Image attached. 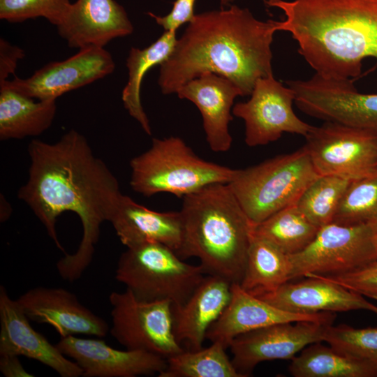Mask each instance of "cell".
Listing matches in <instances>:
<instances>
[{
    "mask_svg": "<svg viewBox=\"0 0 377 377\" xmlns=\"http://www.w3.org/2000/svg\"><path fill=\"white\" fill-rule=\"evenodd\" d=\"M17 301L30 320L52 326L61 337L75 334L103 337L110 331L103 318L62 288L36 287L21 295Z\"/></svg>",
    "mask_w": 377,
    "mask_h": 377,
    "instance_id": "obj_17",
    "label": "cell"
},
{
    "mask_svg": "<svg viewBox=\"0 0 377 377\" xmlns=\"http://www.w3.org/2000/svg\"><path fill=\"white\" fill-rule=\"evenodd\" d=\"M221 1V5L222 6H230V3L234 1V0H220Z\"/></svg>",
    "mask_w": 377,
    "mask_h": 377,
    "instance_id": "obj_38",
    "label": "cell"
},
{
    "mask_svg": "<svg viewBox=\"0 0 377 377\" xmlns=\"http://www.w3.org/2000/svg\"><path fill=\"white\" fill-rule=\"evenodd\" d=\"M377 226L331 223L319 228L302 251L289 255L291 280L309 274L332 275L360 267L377 258Z\"/></svg>",
    "mask_w": 377,
    "mask_h": 377,
    "instance_id": "obj_8",
    "label": "cell"
},
{
    "mask_svg": "<svg viewBox=\"0 0 377 377\" xmlns=\"http://www.w3.org/2000/svg\"><path fill=\"white\" fill-rule=\"evenodd\" d=\"M332 223L347 226L362 223L377 226V169L350 181Z\"/></svg>",
    "mask_w": 377,
    "mask_h": 377,
    "instance_id": "obj_31",
    "label": "cell"
},
{
    "mask_svg": "<svg viewBox=\"0 0 377 377\" xmlns=\"http://www.w3.org/2000/svg\"><path fill=\"white\" fill-rule=\"evenodd\" d=\"M19 356L10 354H0V371L6 377H32L21 364Z\"/></svg>",
    "mask_w": 377,
    "mask_h": 377,
    "instance_id": "obj_37",
    "label": "cell"
},
{
    "mask_svg": "<svg viewBox=\"0 0 377 377\" xmlns=\"http://www.w3.org/2000/svg\"><path fill=\"white\" fill-rule=\"evenodd\" d=\"M275 20L255 18L248 8L195 14L174 50L161 64L158 84L164 94L177 93L205 72L225 77L251 95L258 79L273 75L271 44Z\"/></svg>",
    "mask_w": 377,
    "mask_h": 377,
    "instance_id": "obj_2",
    "label": "cell"
},
{
    "mask_svg": "<svg viewBox=\"0 0 377 377\" xmlns=\"http://www.w3.org/2000/svg\"><path fill=\"white\" fill-rule=\"evenodd\" d=\"M377 300V258L354 269L332 275L309 274Z\"/></svg>",
    "mask_w": 377,
    "mask_h": 377,
    "instance_id": "obj_34",
    "label": "cell"
},
{
    "mask_svg": "<svg viewBox=\"0 0 377 377\" xmlns=\"http://www.w3.org/2000/svg\"><path fill=\"white\" fill-rule=\"evenodd\" d=\"M318 230L319 228L293 205L254 225L253 234L269 242L285 253L293 255L304 249Z\"/></svg>",
    "mask_w": 377,
    "mask_h": 377,
    "instance_id": "obj_28",
    "label": "cell"
},
{
    "mask_svg": "<svg viewBox=\"0 0 377 377\" xmlns=\"http://www.w3.org/2000/svg\"><path fill=\"white\" fill-rule=\"evenodd\" d=\"M219 342L205 348L183 350L167 359L159 377H243L235 369Z\"/></svg>",
    "mask_w": 377,
    "mask_h": 377,
    "instance_id": "obj_29",
    "label": "cell"
},
{
    "mask_svg": "<svg viewBox=\"0 0 377 377\" xmlns=\"http://www.w3.org/2000/svg\"><path fill=\"white\" fill-rule=\"evenodd\" d=\"M376 247H377V233H376Z\"/></svg>",
    "mask_w": 377,
    "mask_h": 377,
    "instance_id": "obj_39",
    "label": "cell"
},
{
    "mask_svg": "<svg viewBox=\"0 0 377 377\" xmlns=\"http://www.w3.org/2000/svg\"><path fill=\"white\" fill-rule=\"evenodd\" d=\"M335 318L332 312L303 314L279 309L247 292L239 283H232L230 301L209 327L206 339L227 348L237 337L261 327L297 321L332 324Z\"/></svg>",
    "mask_w": 377,
    "mask_h": 377,
    "instance_id": "obj_16",
    "label": "cell"
},
{
    "mask_svg": "<svg viewBox=\"0 0 377 377\" xmlns=\"http://www.w3.org/2000/svg\"><path fill=\"white\" fill-rule=\"evenodd\" d=\"M195 0H176L171 11L165 16H158L148 12L147 15L165 31H176L182 24L189 22L195 16Z\"/></svg>",
    "mask_w": 377,
    "mask_h": 377,
    "instance_id": "obj_35",
    "label": "cell"
},
{
    "mask_svg": "<svg viewBox=\"0 0 377 377\" xmlns=\"http://www.w3.org/2000/svg\"><path fill=\"white\" fill-rule=\"evenodd\" d=\"M289 371L295 377H377L371 363L320 342L308 345L292 359Z\"/></svg>",
    "mask_w": 377,
    "mask_h": 377,
    "instance_id": "obj_25",
    "label": "cell"
},
{
    "mask_svg": "<svg viewBox=\"0 0 377 377\" xmlns=\"http://www.w3.org/2000/svg\"><path fill=\"white\" fill-rule=\"evenodd\" d=\"M69 0H0V19L21 22L44 17L57 27L68 14Z\"/></svg>",
    "mask_w": 377,
    "mask_h": 377,
    "instance_id": "obj_33",
    "label": "cell"
},
{
    "mask_svg": "<svg viewBox=\"0 0 377 377\" xmlns=\"http://www.w3.org/2000/svg\"><path fill=\"white\" fill-rule=\"evenodd\" d=\"M231 285L223 277L209 274L182 305L172 307L173 331L180 344L187 343L191 350L202 348L209 327L230 301Z\"/></svg>",
    "mask_w": 377,
    "mask_h": 377,
    "instance_id": "obj_23",
    "label": "cell"
},
{
    "mask_svg": "<svg viewBox=\"0 0 377 377\" xmlns=\"http://www.w3.org/2000/svg\"><path fill=\"white\" fill-rule=\"evenodd\" d=\"M177 39L176 31L165 32L152 44L142 50L131 47L126 59L128 80L121 98L129 114L138 121L148 135L151 134L149 119L140 101V87L145 75L152 67L161 65L170 56Z\"/></svg>",
    "mask_w": 377,
    "mask_h": 377,
    "instance_id": "obj_27",
    "label": "cell"
},
{
    "mask_svg": "<svg viewBox=\"0 0 377 377\" xmlns=\"http://www.w3.org/2000/svg\"><path fill=\"white\" fill-rule=\"evenodd\" d=\"M305 278L297 282L288 281L256 297L279 309L297 313L366 310L377 314V306L360 294L316 276Z\"/></svg>",
    "mask_w": 377,
    "mask_h": 377,
    "instance_id": "obj_19",
    "label": "cell"
},
{
    "mask_svg": "<svg viewBox=\"0 0 377 377\" xmlns=\"http://www.w3.org/2000/svg\"><path fill=\"white\" fill-rule=\"evenodd\" d=\"M57 29L68 47L78 49L104 47L133 31L124 8L114 0H77Z\"/></svg>",
    "mask_w": 377,
    "mask_h": 377,
    "instance_id": "obj_20",
    "label": "cell"
},
{
    "mask_svg": "<svg viewBox=\"0 0 377 377\" xmlns=\"http://www.w3.org/2000/svg\"><path fill=\"white\" fill-rule=\"evenodd\" d=\"M181 258H198L205 272L240 283L254 224L228 184H214L183 198Z\"/></svg>",
    "mask_w": 377,
    "mask_h": 377,
    "instance_id": "obj_4",
    "label": "cell"
},
{
    "mask_svg": "<svg viewBox=\"0 0 377 377\" xmlns=\"http://www.w3.org/2000/svg\"><path fill=\"white\" fill-rule=\"evenodd\" d=\"M291 273L289 255L253 233L241 287L256 296L290 281Z\"/></svg>",
    "mask_w": 377,
    "mask_h": 377,
    "instance_id": "obj_26",
    "label": "cell"
},
{
    "mask_svg": "<svg viewBox=\"0 0 377 377\" xmlns=\"http://www.w3.org/2000/svg\"><path fill=\"white\" fill-rule=\"evenodd\" d=\"M295 93L273 75L257 80L251 98L237 103L232 114L244 121L245 142L249 147L267 145L283 133L306 136L313 126L294 112Z\"/></svg>",
    "mask_w": 377,
    "mask_h": 377,
    "instance_id": "obj_12",
    "label": "cell"
},
{
    "mask_svg": "<svg viewBox=\"0 0 377 377\" xmlns=\"http://www.w3.org/2000/svg\"><path fill=\"white\" fill-rule=\"evenodd\" d=\"M285 15L276 31L289 32L298 52L327 78L352 79L362 61H377V0H263Z\"/></svg>",
    "mask_w": 377,
    "mask_h": 377,
    "instance_id": "obj_3",
    "label": "cell"
},
{
    "mask_svg": "<svg viewBox=\"0 0 377 377\" xmlns=\"http://www.w3.org/2000/svg\"><path fill=\"white\" fill-rule=\"evenodd\" d=\"M109 222L126 247L158 242L177 255L181 249L183 231L179 211L156 212L122 194Z\"/></svg>",
    "mask_w": 377,
    "mask_h": 377,
    "instance_id": "obj_22",
    "label": "cell"
},
{
    "mask_svg": "<svg viewBox=\"0 0 377 377\" xmlns=\"http://www.w3.org/2000/svg\"><path fill=\"white\" fill-rule=\"evenodd\" d=\"M131 188L145 196L169 193L179 198L214 184H229L236 170L200 158L178 137L154 138L149 149L130 161Z\"/></svg>",
    "mask_w": 377,
    "mask_h": 377,
    "instance_id": "obj_5",
    "label": "cell"
},
{
    "mask_svg": "<svg viewBox=\"0 0 377 377\" xmlns=\"http://www.w3.org/2000/svg\"><path fill=\"white\" fill-rule=\"evenodd\" d=\"M25 53L20 47L11 45L5 39H0V84L8 80L10 75H14L17 62L22 59Z\"/></svg>",
    "mask_w": 377,
    "mask_h": 377,
    "instance_id": "obj_36",
    "label": "cell"
},
{
    "mask_svg": "<svg viewBox=\"0 0 377 377\" xmlns=\"http://www.w3.org/2000/svg\"><path fill=\"white\" fill-rule=\"evenodd\" d=\"M323 341L377 367V327L355 328L332 324L326 329Z\"/></svg>",
    "mask_w": 377,
    "mask_h": 377,
    "instance_id": "obj_32",
    "label": "cell"
},
{
    "mask_svg": "<svg viewBox=\"0 0 377 377\" xmlns=\"http://www.w3.org/2000/svg\"><path fill=\"white\" fill-rule=\"evenodd\" d=\"M112 336L128 350H140L165 359L184 350L173 331L172 304L144 301L126 290L112 292Z\"/></svg>",
    "mask_w": 377,
    "mask_h": 377,
    "instance_id": "obj_9",
    "label": "cell"
},
{
    "mask_svg": "<svg viewBox=\"0 0 377 377\" xmlns=\"http://www.w3.org/2000/svg\"><path fill=\"white\" fill-rule=\"evenodd\" d=\"M22 308L0 286V354H10L35 360L61 377L82 376V369L36 331Z\"/></svg>",
    "mask_w": 377,
    "mask_h": 377,
    "instance_id": "obj_18",
    "label": "cell"
},
{
    "mask_svg": "<svg viewBox=\"0 0 377 377\" xmlns=\"http://www.w3.org/2000/svg\"><path fill=\"white\" fill-rule=\"evenodd\" d=\"M177 94L198 107L210 149L214 152L228 151L232 141L228 130L232 120L230 110L235 98L242 96L239 89L225 77L205 72L182 86Z\"/></svg>",
    "mask_w": 377,
    "mask_h": 377,
    "instance_id": "obj_21",
    "label": "cell"
},
{
    "mask_svg": "<svg viewBox=\"0 0 377 377\" xmlns=\"http://www.w3.org/2000/svg\"><path fill=\"white\" fill-rule=\"evenodd\" d=\"M350 181L336 175H319L306 188L295 205L320 228L333 222Z\"/></svg>",
    "mask_w": 377,
    "mask_h": 377,
    "instance_id": "obj_30",
    "label": "cell"
},
{
    "mask_svg": "<svg viewBox=\"0 0 377 377\" xmlns=\"http://www.w3.org/2000/svg\"><path fill=\"white\" fill-rule=\"evenodd\" d=\"M200 265L184 263L177 253L158 242L126 247L119 256L115 278L139 300H168L182 305L204 278Z\"/></svg>",
    "mask_w": 377,
    "mask_h": 377,
    "instance_id": "obj_7",
    "label": "cell"
},
{
    "mask_svg": "<svg viewBox=\"0 0 377 377\" xmlns=\"http://www.w3.org/2000/svg\"><path fill=\"white\" fill-rule=\"evenodd\" d=\"M82 369L84 377H136L160 374L167 360L140 350H118L104 341L75 335L61 337L56 344Z\"/></svg>",
    "mask_w": 377,
    "mask_h": 377,
    "instance_id": "obj_15",
    "label": "cell"
},
{
    "mask_svg": "<svg viewBox=\"0 0 377 377\" xmlns=\"http://www.w3.org/2000/svg\"><path fill=\"white\" fill-rule=\"evenodd\" d=\"M27 182L17 192L64 256L60 276L79 279L92 261L101 226L109 221L122 193L107 165L75 130L58 141L33 140Z\"/></svg>",
    "mask_w": 377,
    "mask_h": 377,
    "instance_id": "obj_1",
    "label": "cell"
},
{
    "mask_svg": "<svg viewBox=\"0 0 377 377\" xmlns=\"http://www.w3.org/2000/svg\"><path fill=\"white\" fill-rule=\"evenodd\" d=\"M295 102L303 112L325 121L377 132V94H362L353 79H335L316 73L307 80H288Z\"/></svg>",
    "mask_w": 377,
    "mask_h": 377,
    "instance_id": "obj_11",
    "label": "cell"
},
{
    "mask_svg": "<svg viewBox=\"0 0 377 377\" xmlns=\"http://www.w3.org/2000/svg\"><path fill=\"white\" fill-rule=\"evenodd\" d=\"M114 61L104 47L80 49L72 57L47 64L29 77L15 76L0 84L39 101L56 100L61 95L111 74Z\"/></svg>",
    "mask_w": 377,
    "mask_h": 377,
    "instance_id": "obj_13",
    "label": "cell"
},
{
    "mask_svg": "<svg viewBox=\"0 0 377 377\" xmlns=\"http://www.w3.org/2000/svg\"><path fill=\"white\" fill-rule=\"evenodd\" d=\"M330 325L315 321L287 322L241 334L229 346L233 355L232 362L246 377L260 362L292 360L308 345L323 341Z\"/></svg>",
    "mask_w": 377,
    "mask_h": 377,
    "instance_id": "obj_14",
    "label": "cell"
},
{
    "mask_svg": "<svg viewBox=\"0 0 377 377\" xmlns=\"http://www.w3.org/2000/svg\"><path fill=\"white\" fill-rule=\"evenodd\" d=\"M56 100L34 101L8 87H0V140L37 136L52 125Z\"/></svg>",
    "mask_w": 377,
    "mask_h": 377,
    "instance_id": "obj_24",
    "label": "cell"
},
{
    "mask_svg": "<svg viewBox=\"0 0 377 377\" xmlns=\"http://www.w3.org/2000/svg\"><path fill=\"white\" fill-rule=\"evenodd\" d=\"M304 147L319 175L350 180L377 169V132L325 121L311 128Z\"/></svg>",
    "mask_w": 377,
    "mask_h": 377,
    "instance_id": "obj_10",
    "label": "cell"
},
{
    "mask_svg": "<svg viewBox=\"0 0 377 377\" xmlns=\"http://www.w3.org/2000/svg\"><path fill=\"white\" fill-rule=\"evenodd\" d=\"M319 175L303 146L258 165L236 170L228 184L244 212L254 224L295 205Z\"/></svg>",
    "mask_w": 377,
    "mask_h": 377,
    "instance_id": "obj_6",
    "label": "cell"
}]
</instances>
